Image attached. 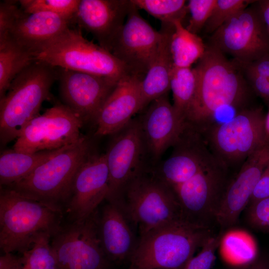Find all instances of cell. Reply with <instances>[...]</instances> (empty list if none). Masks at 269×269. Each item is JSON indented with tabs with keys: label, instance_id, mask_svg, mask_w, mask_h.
<instances>
[{
	"label": "cell",
	"instance_id": "1",
	"mask_svg": "<svg viewBox=\"0 0 269 269\" xmlns=\"http://www.w3.org/2000/svg\"><path fill=\"white\" fill-rule=\"evenodd\" d=\"M194 68L197 86L186 118L189 127L202 134L213 124L220 109L230 107L238 112L249 107L252 91L238 62L208 43Z\"/></svg>",
	"mask_w": 269,
	"mask_h": 269
},
{
	"label": "cell",
	"instance_id": "2",
	"mask_svg": "<svg viewBox=\"0 0 269 269\" xmlns=\"http://www.w3.org/2000/svg\"><path fill=\"white\" fill-rule=\"evenodd\" d=\"M63 211L5 187L0 189V248L3 254L28 249L40 234L52 236L62 226Z\"/></svg>",
	"mask_w": 269,
	"mask_h": 269
},
{
	"label": "cell",
	"instance_id": "3",
	"mask_svg": "<svg viewBox=\"0 0 269 269\" xmlns=\"http://www.w3.org/2000/svg\"><path fill=\"white\" fill-rule=\"evenodd\" d=\"M213 235L185 221L156 228L139 237L128 269H183Z\"/></svg>",
	"mask_w": 269,
	"mask_h": 269
},
{
	"label": "cell",
	"instance_id": "4",
	"mask_svg": "<svg viewBox=\"0 0 269 269\" xmlns=\"http://www.w3.org/2000/svg\"><path fill=\"white\" fill-rule=\"evenodd\" d=\"M57 76L56 67L34 61L13 79L0 98L1 145L16 139L26 125L39 115Z\"/></svg>",
	"mask_w": 269,
	"mask_h": 269
},
{
	"label": "cell",
	"instance_id": "5",
	"mask_svg": "<svg viewBox=\"0 0 269 269\" xmlns=\"http://www.w3.org/2000/svg\"><path fill=\"white\" fill-rule=\"evenodd\" d=\"M90 147L88 138L82 136L27 176L5 187L63 211L74 177L91 153Z\"/></svg>",
	"mask_w": 269,
	"mask_h": 269
},
{
	"label": "cell",
	"instance_id": "6",
	"mask_svg": "<svg viewBox=\"0 0 269 269\" xmlns=\"http://www.w3.org/2000/svg\"><path fill=\"white\" fill-rule=\"evenodd\" d=\"M32 55L35 61L56 68L107 77L117 81L132 73L110 51L85 38L79 28L69 27Z\"/></svg>",
	"mask_w": 269,
	"mask_h": 269
},
{
	"label": "cell",
	"instance_id": "7",
	"mask_svg": "<svg viewBox=\"0 0 269 269\" xmlns=\"http://www.w3.org/2000/svg\"><path fill=\"white\" fill-rule=\"evenodd\" d=\"M265 117L261 108L248 107L227 122L214 123L201 134L217 160L228 169L241 167L251 154L269 145Z\"/></svg>",
	"mask_w": 269,
	"mask_h": 269
},
{
	"label": "cell",
	"instance_id": "8",
	"mask_svg": "<svg viewBox=\"0 0 269 269\" xmlns=\"http://www.w3.org/2000/svg\"><path fill=\"white\" fill-rule=\"evenodd\" d=\"M122 205L138 229L139 237L160 226L185 221L172 189L147 170L128 184Z\"/></svg>",
	"mask_w": 269,
	"mask_h": 269
},
{
	"label": "cell",
	"instance_id": "9",
	"mask_svg": "<svg viewBox=\"0 0 269 269\" xmlns=\"http://www.w3.org/2000/svg\"><path fill=\"white\" fill-rule=\"evenodd\" d=\"M229 169L217 159L186 182L172 189L183 220L192 225L211 228L230 181Z\"/></svg>",
	"mask_w": 269,
	"mask_h": 269
},
{
	"label": "cell",
	"instance_id": "10",
	"mask_svg": "<svg viewBox=\"0 0 269 269\" xmlns=\"http://www.w3.org/2000/svg\"><path fill=\"white\" fill-rule=\"evenodd\" d=\"M97 211L83 221L62 225L51 237L56 269H109L98 234Z\"/></svg>",
	"mask_w": 269,
	"mask_h": 269
},
{
	"label": "cell",
	"instance_id": "11",
	"mask_svg": "<svg viewBox=\"0 0 269 269\" xmlns=\"http://www.w3.org/2000/svg\"><path fill=\"white\" fill-rule=\"evenodd\" d=\"M209 44L241 64L269 54V34L256 5L231 17L211 34Z\"/></svg>",
	"mask_w": 269,
	"mask_h": 269
},
{
	"label": "cell",
	"instance_id": "12",
	"mask_svg": "<svg viewBox=\"0 0 269 269\" xmlns=\"http://www.w3.org/2000/svg\"><path fill=\"white\" fill-rule=\"evenodd\" d=\"M83 120L63 104L47 109L32 119L15 139L13 149L24 153L53 150L81 138Z\"/></svg>",
	"mask_w": 269,
	"mask_h": 269
},
{
	"label": "cell",
	"instance_id": "13",
	"mask_svg": "<svg viewBox=\"0 0 269 269\" xmlns=\"http://www.w3.org/2000/svg\"><path fill=\"white\" fill-rule=\"evenodd\" d=\"M114 134L105 153L109 174V190L106 200L122 204L128 184L148 168L144 161L148 154L139 118L133 119Z\"/></svg>",
	"mask_w": 269,
	"mask_h": 269
},
{
	"label": "cell",
	"instance_id": "14",
	"mask_svg": "<svg viewBox=\"0 0 269 269\" xmlns=\"http://www.w3.org/2000/svg\"><path fill=\"white\" fill-rule=\"evenodd\" d=\"M138 10L132 2L126 21L114 40L110 52L132 73L144 77L162 34L140 15Z\"/></svg>",
	"mask_w": 269,
	"mask_h": 269
},
{
	"label": "cell",
	"instance_id": "15",
	"mask_svg": "<svg viewBox=\"0 0 269 269\" xmlns=\"http://www.w3.org/2000/svg\"><path fill=\"white\" fill-rule=\"evenodd\" d=\"M173 147L168 158L147 170L171 188L191 179L217 159L202 134L188 125Z\"/></svg>",
	"mask_w": 269,
	"mask_h": 269
},
{
	"label": "cell",
	"instance_id": "16",
	"mask_svg": "<svg viewBox=\"0 0 269 269\" xmlns=\"http://www.w3.org/2000/svg\"><path fill=\"white\" fill-rule=\"evenodd\" d=\"M109 174L106 154L91 153L77 171L64 210L70 222L90 217L106 200Z\"/></svg>",
	"mask_w": 269,
	"mask_h": 269
},
{
	"label": "cell",
	"instance_id": "17",
	"mask_svg": "<svg viewBox=\"0 0 269 269\" xmlns=\"http://www.w3.org/2000/svg\"><path fill=\"white\" fill-rule=\"evenodd\" d=\"M57 69L63 104L84 122H95L102 106L120 80L61 68Z\"/></svg>",
	"mask_w": 269,
	"mask_h": 269
},
{
	"label": "cell",
	"instance_id": "18",
	"mask_svg": "<svg viewBox=\"0 0 269 269\" xmlns=\"http://www.w3.org/2000/svg\"><path fill=\"white\" fill-rule=\"evenodd\" d=\"M269 164V145L253 153L244 161L235 177L230 180L222 197L216 222L224 230L234 226L248 206L255 188Z\"/></svg>",
	"mask_w": 269,
	"mask_h": 269
},
{
	"label": "cell",
	"instance_id": "19",
	"mask_svg": "<svg viewBox=\"0 0 269 269\" xmlns=\"http://www.w3.org/2000/svg\"><path fill=\"white\" fill-rule=\"evenodd\" d=\"M147 154L157 161L177 142L187 124L177 113L167 95L153 101L139 118Z\"/></svg>",
	"mask_w": 269,
	"mask_h": 269
},
{
	"label": "cell",
	"instance_id": "20",
	"mask_svg": "<svg viewBox=\"0 0 269 269\" xmlns=\"http://www.w3.org/2000/svg\"><path fill=\"white\" fill-rule=\"evenodd\" d=\"M132 5L131 0H80L71 22L91 33L110 51Z\"/></svg>",
	"mask_w": 269,
	"mask_h": 269
},
{
	"label": "cell",
	"instance_id": "21",
	"mask_svg": "<svg viewBox=\"0 0 269 269\" xmlns=\"http://www.w3.org/2000/svg\"><path fill=\"white\" fill-rule=\"evenodd\" d=\"M97 225L102 248L110 262L130 261L139 239L132 226L135 225L123 206L107 201L101 211L98 209Z\"/></svg>",
	"mask_w": 269,
	"mask_h": 269
},
{
	"label": "cell",
	"instance_id": "22",
	"mask_svg": "<svg viewBox=\"0 0 269 269\" xmlns=\"http://www.w3.org/2000/svg\"><path fill=\"white\" fill-rule=\"evenodd\" d=\"M143 77L133 73L122 78L108 96L95 122V134H114L141 111L140 85Z\"/></svg>",
	"mask_w": 269,
	"mask_h": 269
},
{
	"label": "cell",
	"instance_id": "23",
	"mask_svg": "<svg viewBox=\"0 0 269 269\" xmlns=\"http://www.w3.org/2000/svg\"><path fill=\"white\" fill-rule=\"evenodd\" d=\"M70 22L53 13H28L20 7L8 35L19 45L33 52L69 27Z\"/></svg>",
	"mask_w": 269,
	"mask_h": 269
},
{
	"label": "cell",
	"instance_id": "24",
	"mask_svg": "<svg viewBox=\"0 0 269 269\" xmlns=\"http://www.w3.org/2000/svg\"><path fill=\"white\" fill-rule=\"evenodd\" d=\"M173 24H161L162 38L149 68L140 82L141 111L155 99L167 94L173 63L169 42Z\"/></svg>",
	"mask_w": 269,
	"mask_h": 269
},
{
	"label": "cell",
	"instance_id": "25",
	"mask_svg": "<svg viewBox=\"0 0 269 269\" xmlns=\"http://www.w3.org/2000/svg\"><path fill=\"white\" fill-rule=\"evenodd\" d=\"M67 146L34 153L20 152L13 149L3 151L0 155V187L8 186L24 178Z\"/></svg>",
	"mask_w": 269,
	"mask_h": 269
},
{
	"label": "cell",
	"instance_id": "26",
	"mask_svg": "<svg viewBox=\"0 0 269 269\" xmlns=\"http://www.w3.org/2000/svg\"><path fill=\"white\" fill-rule=\"evenodd\" d=\"M31 52L17 43L9 35L0 37V98L13 79L34 61Z\"/></svg>",
	"mask_w": 269,
	"mask_h": 269
},
{
	"label": "cell",
	"instance_id": "27",
	"mask_svg": "<svg viewBox=\"0 0 269 269\" xmlns=\"http://www.w3.org/2000/svg\"><path fill=\"white\" fill-rule=\"evenodd\" d=\"M169 49L173 66L186 68L191 66L204 54L206 44L197 35L188 31L182 24V21L175 20L173 22Z\"/></svg>",
	"mask_w": 269,
	"mask_h": 269
},
{
	"label": "cell",
	"instance_id": "28",
	"mask_svg": "<svg viewBox=\"0 0 269 269\" xmlns=\"http://www.w3.org/2000/svg\"><path fill=\"white\" fill-rule=\"evenodd\" d=\"M197 86L194 68L173 66L170 78V89L172 93L173 107L185 122L187 114L194 99Z\"/></svg>",
	"mask_w": 269,
	"mask_h": 269
},
{
	"label": "cell",
	"instance_id": "29",
	"mask_svg": "<svg viewBox=\"0 0 269 269\" xmlns=\"http://www.w3.org/2000/svg\"><path fill=\"white\" fill-rule=\"evenodd\" d=\"M52 235L40 234L30 248L22 254L20 269H56V260L51 245Z\"/></svg>",
	"mask_w": 269,
	"mask_h": 269
},
{
	"label": "cell",
	"instance_id": "30",
	"mask_svg": "<svg viewBox=\"0 0 269 269\" xmlns=\"http://www.w3.org/2000/svg\"><path fill=\"white\" fill-rule=\"evenodd\" d=\"M138 9H142L159 20L161 24L182 21L188 10L184 0H131Z\"/></svg>",
	"mask_w": 269,
	"mask_h": 269
},
{
	"label": "cell",
	"instance_id": "31",
	"mask_svg": "<svg viewBox=\"0 0 269 269\" xmlns=\"http://www.w3.org/2000/svg\"><path fill=\"white\" fill-rule=\"evenodd\" d=\"M221 245L228 258L242 265L249 263L258 257L254 240L243 232L233 231L224 235Z\"/></svg>",
	"mask_w": 269,
	"mask_h": 269
},
{
	"label": "cell",
	"instance_id": "32",
	"mask_svg": "<svg viewBox=\"0 0 269 269\" xmlns=\"http://www.w3.org/2000/svg\"><path fill=\"white\" fill-rule=\"evenodd\" d=\"M239 64L252 91L269 101V54L249 63Z\"/></svg>",
	"mask_w": 269,
	"mask_h": 269
},
{
	"label": "cell",
	"instance_id": "33",
	"mask_svg": "<svg viewBox=\"0 0 269 269\" xmlns=\"http://www.w3.org/2000/svg\"><path fill=\"white\" fill-rule=\"evenodd\" d=\"M20 7L26 12L45 11L60 15L71 22L80 0H20Z\"/></svg>",
	"mask_w": 269,
	"mask_h": 269
},
{
	"label": "cell",
	"instance_id": "34",
	"mask_svg": "<svg viewBox=\"0 0 269 269\" xmlns=\"http://www.w3.org/2000/svg\"><path fill=\"white\" fill-rule=\"evenodd\" d=\"M256 0H216L215 5L204 27V31L211 34L234 15L247 8Z\"/></svg>",
	"mask_w": 269,
	"mask_h": 269
},
{
	"label": "cell",
	"instance_id": "35",
	"mask_svg": "<svg viewBox=\"0 0 269 269\" xmlns=\"http://www.w3.org/2000/svg\"><path fill=\"white\" fill-rule=\"evenodd\" d=\"M216 0H190L187 8L190 14L185 28L197 34L204 27L215 5Z\"/></svg>",
	"mask_w": 269,
	"mask_h": 269
},
{
	"label": "cell",
	"instance_id": "36",
	"mask_svg": "<svg viewBox=\"0 0 269 269\" xmlns=\"http://www.w3.org/2000/svg\"><path fill=\"white\" fill-rule=\"evenodd\" d=\"M224 234L213 235L194 256L183 269H211L215 260V253L220 246Z\"/></svg>",
	"mask_w": 269,
	"mask_h": 269
},
{
	"label": "cell",
	"instance_id": "37",
	"mask_svg": "<svg viewBox=\"0 0 269 269\" xmlns=\"http://www.w3.org/2000/svg\"><path fill=\"white\" fill-rule=\"evenodd\" d=\"M246 219L253 228L269 232V197L248 205Z\"/></svg>",
	"mask_w": 269,
	"mask_h": 269
},
{
	"label": "cell",
	"instance_id": "38",
	"mask_svg": "<svg viewBox=\"0 0 269 269\" xmlns=\"http://www.w3.org/2000/svg\"><path fill=\"white\" fill-rule=\"evenodd\" d=\"M19 7L14 1L0 2V37L8 34Z\"/></svg>",
	"mask_w": 269,
	"mask_h": 269
},
{
	"label": "cell",
	"instance_id": "39",
	"mask_svg": "<svg viewBox=\"0 0 269 269\" xmlns=\"http://www.w3.org/2000/svg\"><path fill=\"white\" fill-rule=\"evenodd\" d=\"M268 197H269V164L263 172L249 204Z\"/></svg>",
	"mask_w": 269,
	"mask_h": 269
},
{
	"label": "cell",
	"instance_id": "40",
	"mask_svg": "<svg viewBox=\"0 0 269 269\" xmlns=\"http://www.w3.org/2000/svg\"><path fill=\"white\" fill-rule=\"evenodd\" d=\"M20 257L12 253L3 254L0 257V269H20Z\"/></svg>",
	"mask_w": 269,
	"mask_h": 269
},
{
	"label": "cell",
	"instance_id": "41",
	"mask_svg": "<svg viewBox=\"0 0 269 269\" xmlns=\"http://www.w3.org/2000/svg\"><path fill=\"white\" fill-rule=\"evenodd\" d=\"M235 269H269V260L265 257H257L254 261Z\"/></svg>",
	"mask_w": 269,
	"mask_h": 269
},
{
	"label": "cell",
	"instance_id": "42",
	"mask_svg": "<svg viewBox=\"0 0 269 269\" xmlns=\"http://www.w3.org/2000/svg\"><path fill=\"white\" fill-rule=\"evenodd\" d=\"M255 3L269 34V0H256Z\"/></svg>",
	"mask_w": 269,
	"mask_h": 269
},
{
	"label": "cell",
	"instance_id": "43",
	"mask_svg": "<svg viewBox=\"0 0 269 269\" xmlns=\"http://www.w3.org/2000/svg\"><path fill=\"white\" fill-rule=\"evenodd\" d=\"M269 110L267 114L265 117V127L266 130L269 134Z\"/></svg>",
	"mask_w": 269,
	"mask_h": 269
}]
</instances>
